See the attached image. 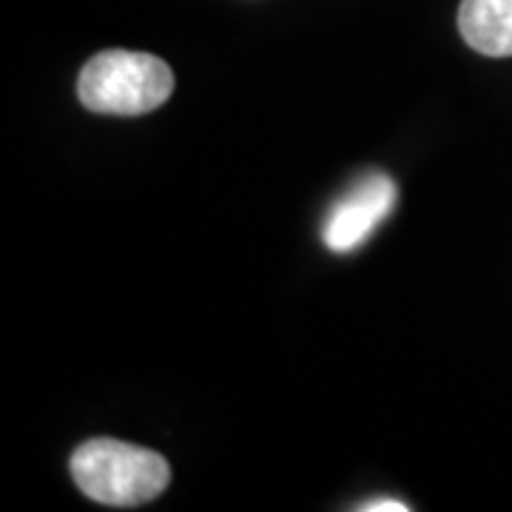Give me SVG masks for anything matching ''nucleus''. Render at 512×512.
<instances>
[{
  "label": "nucleus",
  "instance_id": "obj_1",
  "mask_svg": "<svg viewBox=\"0 0 512 512\" xmlns=\"http://www.w3.org/2000/svg\"><path fill=\"white\" fill-rule=\"evenodd\" d=\"M72 478L97 504L140 507L165 493L171 467L160 453L117 439H92L72 456Z\"/></svg>",
  "mask_w": 512,
  "mask_h": 512
},
{
  "label": "nucleus",
  "instance_id": "obj_2",
  "mask_svg": "<svg viewBox=\"0 0 512 512\" xmlns=\"http://www.w3.org/2000/svg\"><path fill=\"white\" fill-rule=\"evenodd\" d=\"M174 92L168 63L143 52L111 49L92 57L77 77V97L89 111L137 117L160 109Z\"/></svg>",
  "mask_w": 512,
  "mask_h": 512
},
{
  "label": "nucleus",
  "instance_id": "obj_3",
  "mask_svg": "<svg viewBox=\"0 0 512 512\" xmlns=\"http://www.w3.org/2000/svg\"><path fill=\"white\" fill-rule=\"evenodd\" d=\"M399 202V185L384 171H367L333 202L322 225V239L333 254L362 248Z\"/></svg>",
  "mask_w": 512,
  "mask_h": 512
},
{
  "label": "nucleus",
  "instance_id": "obj_4",
  "mask_svg": "<svg viewBox=\"0 0 512 512\" xmlns=\"http://www.w3.org/2000/svg\"><path fill=\"white\" fill-rule=\"evenodd\" d=\"M458 29L487 57H512V0H461Z\"/></svg>",
  "mask_w": 512,
  "mask_h": 512
},
{
  "label": "nucleus",
  "instance_id": "obj_5",
  "mask_svg": "<svg viewBox=\"0 0 512 512\" xmlns=\"http://www.w3.org/2000/svg\"><path fill=\"white\" fill-rule=\"evenodd\" d=\"M362 512H407L410 507L399 501V498H373V501H367L359 507Z\"/></svg>",
  "mask_w": 512,
  "mask_h": 512
}]
</instances>
